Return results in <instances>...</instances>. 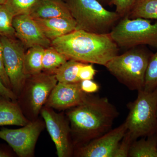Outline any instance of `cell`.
<instances>
[{
    "mask_svg": "<svg viewBox=\"0 0 157 157\" xmlns=\"http://www.w3.org/2000/svg\"><path fill=\"white\" fill-rule=\"evenodd\" d=\"M33 76L29 98L34 114H37L48 100L52 91L58 83L54 74L39 73Z\"/></svg>",
    "mask_w": 157,
    "mask_h": 157,
    "instance_id": "obj_13",
    "label": "cell"
},
{
    "mask_svg": "<svg viewBox=\"0 0 157 157\" xmlns=\"http://www.w3.org/2000/svg\"><path fill=\"white\" fill-rule=\"evenodd\" d=\"M127 130L124 122L116 128L110 130L81 147L76 155L82 157H113Z\"/></svg>",
    "mask_w": 157,
    "mask_h": 157,
    "instance_id": "obj_9",
    "label": "cell"
},
{
    "mask_svg": "<svg viewBox=\"0 0 157 157\" xmlns=\"http://www.w3.org/2000/svg\"><path fill=\"white\" fill-rule=\"evenodd\" d=\"M137 92L136 100L127 106L129 113L125 121L127 131L134 141L157 132V88L151 92Z\"/></svg>",
    "mask_w": 157,
    "mask_h": 157,
    "instance_id": "obj_5",
    "label": "cell"
},
{
    "mask_svg": "<svg viewBox=\"0 0 157 157\" xmlns=\"http://www.w3.org/2000/svg\"><path fill=\"white\" fill-rule=\"evenodd\" d=\"M41 111L48 133L55 144L57 155L59 157L69 156L71 152L70 141L71 129L68 122L63 116L48 108Z\"/></svg>",
    "mask_w": 157,
    "mask_h": 157,
    "instance_id": "obj_10",
    "label": "cell"
},
{
    "mask_svg": "<svg viewBox=\"0 0 157 157\" xmlns=\"http://www.w3.org/2000/svg\"><path fill=\"white\" fill-rule=\"evenodd\" d=\"M45 48L37 45L29 48L25 55L24 64L28 76H33L42 73V59Z\"/></svg>",
    "mask_w": 157,
    "mask_h": 157,
    "instance_id": "obj_19",
    "label": "cell"
},
{
    "mask_svg": "<svg viewBox=\"0 0 157 157\" xmlns=\"http://www.w3.org/2000/svg\"><path fill=\"white\" fill-rule=\"evenodd\" d=\"M0 96L10 100H14L16 97L11 89L6 87L0 77Z\"/></svg>",
    "mask_w": 157,
    "mask_h": 157,
    "instance_id": "obj_30",
    "label": "cell"
},
{
    "mask_svg": "<svg viewBox=\"0 0 157 157\" xmlns=\"http://www.w3.org/2000/svg\"><path fill=\"white\" fill-rule=\"evenodd\" d=\"M69 59L66 56L51 45L44 49L42 59V70L54 73Z\"/></svg>",
    "mask_w": 157,
    "mask_h": 157,
    "instance_id": "obj_21",
    "label": "cell"
},
{
    "mask_svg": "<svg viewBox=\"0 0 157 157\" xmlns=\"http://www.w3.org/2000/svg\"><path fill=\"white\" fill-rule=\"evenodd\" d=\"M134 141L129 132L127 131L124 136L119 144L113 157H128L130 148Z\"/></svg>",
    "mask_w": 157,
    "mask_h": 157,
    "instance_id": "obj_26",
    "label": "cell"
},
{
    "mask_svg": "<svg viewBox=\"0 0 157 157\" xmlns=\"http://www.w3.org/2000/svg\"><path fill=\"white\" fill-rule=\"evenodd\" d=\"M147 137L133 141L128 157H157V132Z\"/></svg>",
    "mask_w": 157,
    "mask_h": 157,
    "instance_id": "obj_17",
    "label": "cell"
},
{
    "mask_svg": "<svg viewBox=\"0 0 157 157\" xmlns=\"http://www.w3.org/2000/svg\"><path fill=\"white\" fill-rule=\"evenodd\" d=\"M43 127L39 121L28 123L17 129L3 128L0 130V138L6 141L18 156H31Z\"/></svg>",
    "mask_w": 157,
    "mask_h": 157,
    "instance_id": "obj_8",
    "label": "cell"
},
{
    "mask_svg": "<svg viewBox=\"0 0 157 157\" xmlns=\"http://www.w3.org/2000/svg\"><path fill=\"white\" fill-rule=\"evenodd\" d=\"M157 88V51L152 54L145 74L143 90L151 92Z\"/></svg>",
    "mask_w": 157,
    "mask_h": 157,
    "instance_id": "obj_23",
    "label": "cell"
},
{
    "mask_svg": "<svg viewBox=\"0 0 157 157\" xmlns=\"http://www.w3.org/2000/svg\"><path fill=\"white\" fill-rule=\"evenodd\" d=\"M137 0H111L109 4L116 7V12L121 17L128 16Z\"/></svg>",
    "mask_w": 157,
    "mask_h": 157,
    "instance_id": "obj_25",
    "label": "cell"
},
{
    "mask_svg": "<svg viewBox=\"0 0 157 157\" xmlns=\"http://www.w3.org/2000/svg\"><path fill=\"white\" fill-rule=\"evenodd\" d=\"M7 1V0H0V5L5 4Z\"/></svg>",
    "mask_w": 157,
    "mask_h": 157,
    "instance_id": "obj_32",
    "label": "cell"
},
{
    "mask_svg": "<svg viewBox=\"0 0 157 157\" xmlns=\"http://www.w3.org/2000/svg\"><path fill=\"white\" fill-rule=\"evenodd\" d=\"M29 15L34 19L73 17L67 4L62 0H40Z\"/></svg>",
    "mask_w": 157,
    "mask_h": 157,
    "instance_id": "obj_15",
    "label": "cell"
},
{
    "mask_svg": "<svg viewBox=\"0 0 157 157\" xmlns=\"http://www.w3.org/2000/svg\"><path fill=\"white\" fill-rule=\"evenodd\" d=\"M14 17L6 4L0 5V36L15 37L13 26Z\"/></svg>",
    "mask_w": 157,
    "mask_h": 157,
    "instance_id": "obj_22",
    "label": "cell"
},
{
    "mask_svg": "<svg viewBox=\"0 0 157 157\" xmlns=\"http://www.w3.org/2000/svg\"><path fill=\"white\" fill-rule=\"evenodd\" d=\"M51 46L69 59L104 67L118 55L119 48L109 33H95L81 29L52 40Z\"/></svg>",
    "mask_w": 157,
    "mask_h": 157,
    "instance_id": "obj_1",
    "label": "cell"
},
{
    "mask_svg": "<svg viewBox=\"0 0 157 157\" xmlns=\"http://www.w3.org/2000/svg\"><path fill=\"white\" fill-rule=\"evenodd\" d=\"M10 156V155L8 153L0 150V157H7Z\"/></svg>",
    "mask_w": 157,
    "mask_h": 157,
    "instance_id": "obj_31",
    "label": "cell"
},
{
    "mask_svg": "<svg viewBox=\"0 0 157 157\" xmlns=\"http://www.w3.org/2000/svg\"><path fill=\"white\" fill-rule=\"evenodd\" d=\"M13 26L15 36L27 48L39 45L45 48L51 45V41L45 36L36 21L29 14L14 16Z\"/></svg>",
    "mask_w": 157,
    "mask_h": 157,
    "instance_id": "obj_11",
    "label": "cell"
},
{
    "mask_svg": "<svg viewBox=\"0 0 157 157\" xmlns=\"http://www.w3.org/2000/svg\"><path fill=\"white\" fill-rule=\"evenodd\" d=\"M0 77L3 83L6 87L11 90V85L9 77L6 74L4 61H3V49L2 42L0 40Z\"/></svg>",
    "mask_w": 157,
    "mask_h": 157,
    "instance_id": "obj_29",
    "label": "cell"
},
{
    "mask_svg": "<svg viewBox=\"0 0 157 157\" xmlns=\"http://www.w3.org/2000/svg\"><path fill=\"white\" fill-rule=\"evenodd\" d=\"M34 19L45 36L51 41L76 29V21L73 17Z\"/></svg>",
    "mask_w": 157,
    "mask_h": 157,
    "instance_id": "obj_14",
    "label": "cell"
},
{
    "mask_svg": "<svg viewBox=\"0 0 157 157\" xmlns=\"http://www.w3.org/2000/svg\"><path fill=\"white\" fill-rule=\"evenodd\" d=\"M128 17L157 19V0H137Z\"/></svg>",
    "mask_w": 157,
    "mask_h": 157,
    "instance_id": "obj_20",
    "label": "cell"
},
{
    "mask_svg": "<svg viewBox=\"0 0 157 157\" xmlns=\"http://www.w3.org/2000/svg\"><path fill=\"white\" fill-rule=\"evenodd\" d=\"M156 118H157V113H156Z\"/></svg>",
    "mask_w": 157,
    "mask_h": 157,
    "instance_id": "obj_34",
    "label": "cell"
},
{
    "mask_svg": "<svg viewBox=\"0 0 157 157\" xmlns=\"http://www.w3.org/2000/svg\"><path fill=\"white\" fill-rule=\"evenodd\" d=\"M40 0H7L5 3L14 16L29 14Z\"/></svg>",
    "mask_w": 157,
    "mask_h": 157,
    "instance_id": "obj_24",
    "label": "cell"
},
{
    "mask_svg": "<svg viewBox=\"0 0 157 157\" xmlns=\"http://www.w3.org/2000/svg\"><path fill=\"white\" fill-rule=\"evenodd\" d=\"M80 87L85 94L97 93L100 89L99 84L91 79L82 80L80 82Z\"/></svg>",
    "mask_w": 157,
    "mask_h": 157,
    "instance_id": "obj_28",
    "label": "cell"
},
{
    "mask_svg": "<svg viewBox=\"0 0 157 157\" xmlns=\"http://www.w3.org/2000/svg\"><path fill=\"white\" fill-rule=\"evenodd\" d=\"M97 71L94 68L92 64H88L87 63H83L79 69L78 77L81 81L87 79L93 80L96 75Z\"/></svg>",
    "mask_w": 157,
    "mask_h": 157,
    "instance_id": "obj_27",
    "label": "cell"
},
{
    "mask_svg": "<svg viewBox=\"0 0 157 157\" xmlns=\"http://www.w3.org/2000/svg\"><path fill=\"white\" fill-rule=\"evenodd\" d=\"M98 1H99V0H98ZM102 1H109V2H110V1H111V0H102Z\"/></svg>",
    "mask_w": 157,
    "mask_h": 157,
    "instance_id": "obj_33",
    "label": "cell"
},
{
    "mask_svg": "<svg viewBox=\"0 0 157 157\" xmlns=\"http://www.w3.org/2000/svg\"><path fill=\"white\" fill-rule=\"evenodd\" d=\"M118 113L107 98L87 96L82 103L72 107L67 115L71 131L89 142L110 131Z\"/></svg>",
    "mask_w": 157,
    "mask_h": 157,
    "instance_id": "obj_2",
    "label": "cell"
},
{
    "mask_svg": "<svg viewBox=\"0 0 157 157\" xmlns=\"http://www.w3.org/2000/svg\"><path fill=\"white\" fill-rule=\"evenodd\" d=\"M86 94L82 90L80 82L64 83L58 82L54 88L46 102L49 108L63 109L72 108L86 99Z\"/></svg>",
    "mask_w": 157,
    "mask_h": 157,
    "instance_id": "obj_12",
    "label": "cell"
},
{
    "mask_svg": "<svg viewBox=\"0 0 157 157\" xmlns=\"http://www.w3.org/2000/svg\"><path fill=\"white\" fill-rule=\"evenodd\" d=\"M152 55L142 48H132L111 59L105 67L118 81L132 90H143L145 74Z\"/></svg>",
    "mask_w": 157,
    "mask_h": 157,
    "instance_id": "obj_3",
    "label": "cell"
},
{
    "mask_svg": "<svg viewBox=\"0 0 157 157\" xmlns=\"http://www.w3.org/2000/svg\"><path fill=\"white\" fill-rule=\"evenodd\" d=\"M83 63L72 59L68 60L54 73L58 82L64 83L80 82L78 72Z\"/></svg>",
    "mask_w": 157,
    "mask_h": 157,
    "instance_id": "obj_18",
    "label": "cell"
},
{
    "mask_svg": "<svg viewBox=\"0 0 157 157\" xmlns=\"http://www.w3.org/2000/svg\"><path fill=\"white\" fill-rule=\"evenodd\" d=\"M119 47L132 48L149 45L157 48V21L149 19L123 17L109 33Z\"/></svg>",
    "mask_w": 157,
    "mask_h": 157,
    "instance_id": "obj_6",
    "label": "cell"
},
{
    "mask_svg": "<svg viewBox=\"0 0 157 157\" xmlns=\"http://www.w3.org/2000/svg\"><path fill=\"white\" fill-rule=\"evenodd\" d=\"M76 24V29L108 34L121 18L116 12L105 9L98 0H67Z\"/></svg>",
    "mask_w": 157,
    "mask_h": 157,
    "instance_id": "obj_4",
    "label": "cell"
},
{
    "mask_svg": "<svg viewBox=\"0 0 157 157\" xmlns=\"http://www.w3.org/2000/svg\"><path fill=\"white\" fill-rule=\"evenodd\" d=\"M3 61L6 74L14 92L19 93L28 78L25 68V49L20 41L14 37L0 36Z\"/></svg>",
    "mask_w": 157,
    "mask_h": 157,
    "instance_id": "obj_7",
    "label": "cell"
},
{
    "mask_svg": "<svg viewBox=\"0 0 157 157\" xmlns=\"http://www.w3.org/2000/svg\"></svg>",
    "mask_w": 157,
    "mask_h": 157,
    "instance_id": "obj_35",
    "label": "cell"
},
{
    "mask_svg": "<svg viewBox=\"0 0 157 157\" xmlns=\"http://www.w3.org/2000/svg\"><path fill=\"white\" fill-rule=\"evenodd\" d=\"M28 123L17 104L2 97L0 98V126H24Z\"/></svg>",
    "mask_w": 157,
    "mask_h": 157,
    "instance_id": "obj_16",
    "label": "cell"
}]
</instances>
